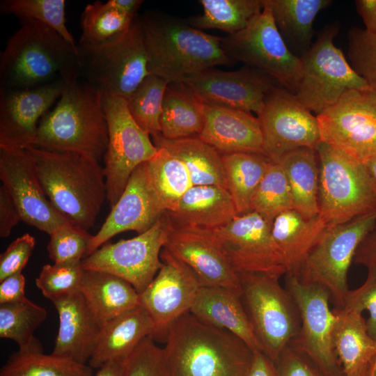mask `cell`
Wrapping results in <instances>:
<instances>
[{"label": "cell", "instance_id": "obj_1", "mask_svg": "<svg viewBox=\"0 0 376 376\" xmlns=\"http://www.w3.org/2000/svg\"><path fill=\"white\" fill-rule=\"evenodd\" d=\"M19 28L0 55V88L26 89L62 79L79 81L77 48L49 26L19 19Z\"/></svg>", "mask_w": 376, "mask_h": 376}, {"label": "cell", "instance_id": "obj_2", "mask_svg": "<svg viewBox=\"0 0 376 376\" xmlns=\"http://www.w3.org/2000/svg\"><path fill=\"white\" fill-rule=\"evenodd\" d=\"M164 340L170 376H246L253 355L237 336L191 313L170 324Z\"/></svg>", "mask_w": 376, "mask_h": 376}, {"label": "cell", "instance_id": "obj_3", "mask_svg": "<svg viewBox=\"0 0 376 376\" xmlns=\"http://www.w3.org/2000/svg\"><path fill=\"white\" fill-rule=\"evenodd\" d=\"M33 157L41 187L52 205L74 226L93 228L107 198L104 167L72 152L25 148Z\"/></svg>", "mask_w": 376, "mask_h": 376}, {"label": "cell", "instance_id": "obj_4", "mask_svg": "<svg viewBox=\"0 0 376 376\" xmlns=\"http://www.w3.org/2000/svg\"><path fill=\"white\" fill-rule=\"evenodd\" d=\"M150 75L170 82L217 65H233L221 38L191 26L187 19L147 12L139 17Z\"/></svg>", "mask_w": 376, "mask_h": 376}, {"label": "cell", "instance_id": "obj_5", "mask_svg": "<svg viewBox=\"0 0 376 376\" xmlns=\"http://www.w3.org/2000/svg\"><path fill=\"white\" fill-rule=\"evenodd\" d=\"M108 141L103 93L79 81L66 85L54 108L40 119L34 146L76 152L100 162Z\"/></svg>", "mask_w": 376, "mask_h": 376}, {"label": "cell", "instance_id": "obj_6", "mask_svg": "<svg viewBox=\"0 0 376 376\" xmlns=\"http://www.w3.org/2000/svg\"><path fill=\"white\" fill-rule=\"evenodd\" d=\"M316 152L319 214L329 226L376 212V187L363 162L322 141Z\"/></svg>", "mask_w": 376, "mask_h": 376}, {"label": "cell", "instance_id": "obj_7", "mask_svg": "<svg viewBox=\"0 0 376 376\" xmlns=\"http://www.w3.org/2000/svg\"><path fill=\"white\" fill-rule=\"evenodd\" d=\"M79 75L104 95L127 99L150 75L139 17L120 38L99 47L77 45Z\"/></svg>", "mask_w": 376, "mask_h": 376}, {"label": "cell", "instance_id": "obj_8", "mask_svg": "<svg viewBox=\"0 0 376 376\" xmlns=\"http://www.w3.org/2000/svg\"><path fill=\"white\" fill-rule=\"evenodd\" d=\"M339 28L338 21L324 26L301 57V76L295 95L315 116L335 104L348 91L371 88L334 45Z\"/></svg>", "mask_w": 376, "mask_h": 376}, {"label": "cell", "instance_id": "obj_9", "mask_svg": "<svg viewBox=\"0 0 376 376\" xmlns=\"http://www.w3.org/2000/svg\"><path fill=\"white\" fill-rule=\"evenodd\" d=\"M238 275L242 301L262 352L276 362L299 333L296 305L279 277L260 273Z\"/></svg>", "mask_w": 376, "mask_h": 376}, {"label": "cell", "instance_id": "obj_10", "mask_svg": "<svg viewBox=\"0 0 376 376\" xmlns=\"http://www.w3.org/2000/svg\"><path fill=\"white\" fill-rule=\"evenodd\" d=\"M375 226L376 212L329 226L292 274L304 282L324 288L336 308L342 309L349 290L348 269L359 244Z\"/></svg>", "mask_w": 376, "mask_h": 376}, {"label": "cell", "instance_id": "obj_11", "mask_svg": "<svg viewBox=\"0 0 376 376\" xmlns=\"http://www.w3.org/2000/svg\"><path fill=\"white\" fill-rule=\"evenodd\" d=\"M226 54L274 79L295 94L301 76V58L293 54L282 38L269 9L252 19L247 26L221 38Z\"/></svg>", "mask_w": 376, "mask_h": 376}, {"label": "cell", "instance_id": "obj_12", "mask_svg": "<svg viewBox=\"0 0 376 376\" xmlns=\"http://www.w3.org/2000/svg\"><path fill=\"white\" fill-rule=\"evenodd\" d=\"M286 290L300 318V329L290 344L307 357L323 376H344L334 343L336 313L331 310L329 292L323 287L286 274Z\"/></svg>", "mask_w": 376, "mask_h": 376}, {"label": "cell", "instance_id": "obj_13", "mask_svg": "<svg viewBox=\"0 0 376 376\" xmlns=\"http://www.w3.org/2000/svg\"><path fill=\"white\" fill-rule=\"evenodd\" d=\"M109 141L104 155L107 201L112 207L133 171L152 159L157 148L132 117L125 99L103 94Z\"/></svg>", "mask_w": 376, "mask_h": 376}, {"label": "cell", "instance_id": "obj_14", "mask_svg": "<svg viewBox=\"0 0 376 376\" xmlns=\"http://www.w3.org/2000/svg\"><path fill=\"white\" fill-rule=\"evenodd\" d=\"M172 228L166 212L146 231L116 243H105L81 260L84 269L107 272L141 293L163 265L160 258Z\"/></svg>", "mask_w": 376, "mask_h": 376}, {"label": "cell", "instance_id": "obj_15", "mask_svg": "<svg viewBox=\"0 0 376 376\" xmlns=\"http://www.w3.org/2000/svg\"><path fill=\"white\" fill-rule=\"evenodd\" d=\"M271 226L272 222L265 217L250 211L208 232L238 274L260 273L280 278L288 271L272 237Z\"/></svg>", "mask_w": 376, "mask_h": 376}, {"label": "cell", "instance_id": "obj_16", "mask_svg": "<svg viewBox=\"0 0 376 376\" xmlns=\"http://www.w3.org/2000/svg\"><path fill=\"white\" fill-rule=\"evenodd\" d=\"M321 141L363 162L376 156V91L352 89L316 116Z\"/></svg>", "mask_w": 376, "mask_h": 376}, {"label": "cell", "instance_id": "obj_17", "mask_svg": "<svg viewBox=\"0 0 376 376\" xmlns=\"http://www.w3.org/2000/svg\"><path fill=\"white\" fill-rule=\"evenodd\" d=\"M257 117L263 135L264 154L272 161L298 148L316 150L322 141L316 116L280 85L267 95Z\"/></svg>", "mask_w": 376, "mask_h": 376}, {"label": "cell", "instance_id": "obj_18", "mask_svg": "<svg viewBox=\"0 0 376 376\" xmlns=\"http://www.w3.org/2000/svg\"><path fill=\"white\" fill-rule=\"evenodd\" d=\"M163 265L149 285L139 294V304L154 325V340H164L170 324L189 313L201 288L200 279L183 261L164 247Z\"/></svg>", "mask_w": 376, "mask_h": 376}, {"label": "cell", "instance_id": "obj_19", "mask_svg": "<svg viewBox=\"0 0 376 376\" xmlns=\"http://www.w3.org/2000/svg\"><path fill=\"white\" fill-rule=\"evenodd\" d=\"M0 179L17 205L22 221L48 235L71 224L47 198L33 157L25 148L0 147Z\"/></svg>", "mask_w": 376, "mask_h": 376}, {"label": "cell", "instance_id": "obj_20", "mask_svg": "<svg viewBox=\"0 0 376 376\" xmlns=\"http://www.w3.org/2000/svg\"><path fill=\"white\" fill-rule=\"evenodd\" d=\"M180 82L204 104L256 113L257 116L267 95L279 85L270 77L246 65L234 71L208 68L187 76Z\"/></svg>", "mask_w": 376, "mask_h": 376}, {"label": "cell", "instance_id": "obj_21", "mask_svg": "<svg viewBox=\"0 0 376 376\" xmlns=\"http://www.w3.org/2000/svg\"><path fill=\"white\" fill-rule=\"evenodd\" d=\"M66 86L62 79L26 89L0 88V147L34 146L42 116Z\"/></svg>", "mask_w": 376, "mask_h": 376}, {"label": "cell", "instance_id": "obj_22", "mask_svg": "<svg viewBox=\"0 0 376 376\" xmlns=\"http://www.w3.org/2000/svg\"><path fill=\"white\" fill-rule=\"evenodd\" d=\"M165 212L148 178L143 163L133 171L104 223L93 236L86 256L117 234L128 230L144 233Z\"/></svg>", "mask_w": 376, "mask_h": 376}, {"label": "cell", "instance_id": "obj_23", "mask_svg": "<svg viewBox=\"0 0 376 376\" xmlns=\"http://www.w3.org/2000/svg\"><path fill=\"white\" fill-rule=\"evenodd\" d=\"M187 265L203 286L222 287L242 293L241 281L208 231L171 228L164 246Z\"/></svg>", "mask_w": 376, "mask_h": 376}, {"label": "cell", "instance_id": "obj_24", "mask_svg": "<svg viewBox=\"0 0 376 376\" xmlns=\"http://www.w3.org/2000/svg\"><path fill=\"white\" fill-rule=\"evenodd\" d=\"M51 301L59 320L52 353L86 365L97 348L102 327L88 309L80 292Z\"/></svg>", "mask_w": 376, "mask_h": 376}, {"label": "cell", "instance_id": "obj_25", "mask_svg": "<svg viewBox=\"0 0 376 376\" xmlns=\"http://www.w3.org/2000/svg\"><path fill=\"white\" fill-rule=\"evenodd\" d=\"M204 125L198 136L220 154L248 152L264 154L258 117L252 113L203 103Z\"/></svg>", "mask_w": 376, "mask_h": 376}, {"label": "cell", "instance_id": "obj_26", "mask_svg": "<svg viewBox=\"0 0 376 376\" xmlns=\"http://www.w3.org/2000/svg\"><path fill=\"white\" fill-rule=\"evenodd\" d=\"M173 227L206 231L218 229L237 215L226 189L216 185H194L166 211Z\"/></svg>", "mask_w": 376, "mask_h": 376}, {"label": "cell", "instance_id": "obj_27", "mask_svg": "<svg viewBox=\"0 0 376 376\" xmlns=\"http://www.w3.org/2000/svg\"><path fill=\"white\" fill-rule=\"evenodd\" d=\"M241 295L226 288L202 286L189 313L207 324L235 335L253 352H263Z\"/></svg>", "mask_w": 376, "mask_h": 376}, {"label": "cell", "instance_id": "obj_28", "mask_svg": "<svg viewBox=\"0 0 376 376\" xmlns=\"http://www.w3.org/2000/svg\"><path fill=\"white\" fill-rule=\"evenodd\" d=\"M154 322L141 306L120 314L102 329L95 351L88 361L93 368H99L109 360L125 361L146 337H152Z\"/></svg>", "mask_w": 376, "mask_h": 376}, {"label": "cell", "instance_id": "obj_29", "mask_svg": "<svg viewBox=\"0 0 376 376\" xmlns=\"http://www.w3.org/2000/svg\"><path fill=\"white\" fill-rule=\"evenodd\" d=\"M80 292L102 328L120 314L139 305V294L125 280L113 274L84 269Z\"/></svg>", "mask_w": 376, "mask_h": 376}, {"label": "cell", "instance_id": "obj_30", "mask_svg": "<svg viewBox=\"0 0 376 376\" xmlns=\"http://www.w3.org/2000/svg\"><path fill=\"white\" fill-rule=\"evenodd\" d=\"M329 226L320 214L307 218L295 209L283 212L274 219L272 235L288 273L297 272Z\"/></svg>", "mask_w": 376, "mask_h": 376}, {"label": "cell", "instance_id": "obj_31", "mask_svg": "<svg viewBox=\"0 0 376 376\" xmlns=\"http://www.w3.org/2000/svg\"><path fill=\"white\" fill-rule=\"evenodd\" d=\"M330 0H263L290 51L301 58L311 47L313 22Z\"/></svg>", "mask_w": 376, "mask_h": 376}, {"label": "cell", "instance_id": "obj_32", "mask_svg": "<svg viewBox=\"0 0 376 376\" xmlns=\"http://www.w3.org/2000/svg\"><path fill=\"white\" fill-rule=\"evenodd\" d=\"M334 349L345 376L370 366L376 357V340L368 334L362 313L335 308Z\"/></svg>", "mask_w": 376, "mask_h": 376}, {"label": "cell", "instance_id": "obj_33", "mask_svg": "<svg viewBox=\"0 0 376 376\" xmlns=\"http://www.w3.org/2000/svg\"><path fill=\"white\" fill-rule=\"evenodd\" d=\"M156 148H164L185 165L193 185H216L226 188L222 155L198 136L180 139L152 137Z\"/></svg>", "mask_w": 376, "mask_h": 376}, {"label": "cell", "instance_id": "obj_34", "mask_svg": "<svg viewBox=\"0 0 376 376\" xmlns=\"http://www.w3.org/2000/svg\"><path fill=\"white\" fill-rule=\"evenodd\" d=\"M204 120L203 103L182 82L169 83L162 102L161 135L169 140L198 136Z\"/></svg>", "mask_w": 376, "mask_h": 376}, {"label": "cell", "instance_id": "obj_35", "mask_svg": "<svg viewBox=\"0 0 376 376\" xmlns=\"http://www.w3.org/2000/svg\"><path fill=\"white\" fill-rule=\"evenodd\" d=\"M315 150L301 148L278 160L288 179L295 210L307 218L319 215V164Z\"/></svg>", "mask_w": 376, "mask_h": 376}, {"label": "cell", "instance_id": "obj_36", "mask_svg": "<svg viewBox=\"0 0 376 376\" xmlns=\"http://www.w3.org/2000/svg\"><path fill=\"white\" fill-rule=\"evenodd\" d=\"M226 188L237 214L251 211L253 194L270 159L260 153L239 152L222 155Z\"/></svg>", "mask_w": 376, "mask_h": 376}, {"label": "cell", "instance_id": "obj_37", "mask_svg": "<svg viewBox=\"0 0 376 376\" xmlns=\"http://www.w3.org/2000/svg\"><path fill=\"white\" fill-rule=\"evenodd\" d=\"M202 15L187 19L198 29H219L231 35L245 29L263 9V0H200Z\"/></svg>", "mask_w": 376, "mask_h": 376}, {"label": "cell", "instance_id": "obj_38", "mask_svg": "<svg viewBox=\"0 0 376 376\" xmlns=\"http://www.w3.org/2000/svg\"><path fill=\"white\" fill-rule=\"evenodd\" d=\"M157 154L144 163L148 178L165 211L193 185L183 162L164 148H157Z\"/></svg>", "mask_w": 376, "mask_h": 376}, {"label": "cell", "instance_id": "obj_39", "mask_svg": "<svg viewBox=\"0 0 376 376\" xmlns=\"http://www.w3.org/2000/svg\"><path fill=\"white\" fill-rule=\"evenodd\" d=\"M47 316L45 308L29 299L0 304V338L14 340L20 351H43L33 334Z\"/></svg>", "mask_w": 376, "mask_h": 376}, {"label": "cell", "instance_id": "obj_40", "mask_svg": "<svg viewBox=\"0 0 376 376\" xmlns=\"http://www.w3.org/2000/svg\"><path fill=\"white\" fill-rule=\"evenodd\" d=\"M135 18L121 13L108 1L88 3L81 15V35L77 45L99 47L114 42L130 29Z\"/></svg>", "mask_w": 376, "mask_h": 376}, {"label": "cell", "instance_id": "obj_41", "mask_svg": "<svg viewBox=\"0 0 376 376\" xmlns=\"http://www.w3.org/2000/svg\"><path fill=\"white\" fill-rule=\"evenodd\" d=\"M89 365L43 351L17 350L8 357L0 369V376H92Z\"/></svg>", "mask_w": 376, "mask_h": 376}, {"label": "cell", "instance_id": "obj_42", "mask_svg": "<svg viewBox=\"0 0 376 376\" xmlns=\"http://www.w3.org/2000/svg\"><path fill=\"white\" fill-rule=\"evenodd\" d=\"M169 83L164 79L150 75L125 99L134 121L152 137L161 134L162 102Z\"/></svg>", "mask_w": 376, "mask_h": 376}, {"label": "cell", "instance_id": "obj_43", "mask_svg": "<svg viewBox=\"0 0 376 376\" xmlns=\"http://www.w3.org/2000/svg\"><path fill=\"white\" fill-rule=\"evenodd\" d=\"M295 209L291 189L286 175L277 162L270 160L251 203V211L256 212L270 222L283 212Z\"/></svg>", "mask_w": 376, "mask_h": 376}, {"label": "cell", "instance_id": "obj_44", "mask_svg": "<svg viewBox=\"0 0 376 376\" xmlns=\"http://www.w3.org/2000/svg\"><path fill=\"white\" fill-rule=\"evenodd\" d=\"M65 3V0H2L0 11L18 19H31L43 23L77 47V42L66 26Z\"/></svg>", "mask_w": 376, "mask_h": 376}, {"label": "cell", "instance_id": "obj_45", "mask_svg": "<svg viewBox=\"0 0 376 376\" xmlns=\"http://www.w3.org/2000/svg\"><path fill=\"white\" fill-rule=\"evenodd\" d=\"M84 269L81 260L45 265L36 279V285L47 299L80 292Z\"/></svg>", "mask_w": 376, "mask_h": 376}, {"label": "cell", "instance_id": "obj_46", "mask_svg": "<svg viewBox=\"0 0 376 376\" xmlns=\"http://www.w3.org/2000/svg\"><path fill=\"white\" fill-rule=\"evenodd\" d=\"M347 38L350 64L376 91V34L353 26L348 31Z\"/></svg>", "mask_w": 376, "mask_h": 376}, {"label": "cell", "instance_id": "obj_47", "mask_svg": "<svg viewBox=\"0 0 376 376\" xmlns=\"http://www.w3.org/2000/svg\"><path fill=\"white\" fill-rule=\"evenodd\" d=\"M47 246L54 263L82 260L86 256L93 235L72 224L63 225L49 235Z\"/></svg>", "mask_w": 376, "mask_h": 376}, {"label": "cell", "instance_id": "obj_48", "mask_svg": "<svg viewBox=\"0 0 376 376\" xmlns=\"http://www.w3.org/2000/svg\"><path fill=\"white\" fill-rule=\"evenodd\" d=\"M123 376H170L164 348L144 338L125 360Z\"/></svg>", "mask_w": 376, "mask_h": 376}, {"label": "cell", "instance_id": "obj_49", "mask_svg": "<svg viewBox=\"0 0 376 376\" xmlns=\"http://www.w3.org/2000/svg\"><path fill=\"white\" fill-rule=\"evenodd\" d=\"M342 310L359 313L368 311V332L376 340V265L368 267L367 277L361 286L348 290Z\"/></svg>", "mask_w": 376, "mask_h": 376}, {"label": "cell", "instance_id": "obj_50", "mask_svg": "<svg viewBox=\"0 0 376 376\" xmlns=\"http://www.w3.org/2000/svg\"><path fill=\"white\" fill-rule=\"evenodd\" d=\"M35 238L28 234L13 241L0 255V281L17 273H21L32 254Z\"/></svg>", "mask_w": 376, "mask_h": 376}, {"label": "cell", "instance_id": "obj_51", "mask_svg": "<svg viewBox=\"0 0 376 376\" xmlns=\"http://www.w3.org/2000/svg\"><path fill=\"white\" fill-rule=\"evenodd\" d=\"M274 363L279 376H323L311 360L290 343Z\"/></svg>", "mask_w": 376, "mask_h": 376}, {"label": "cell", "instance_id": "obj_52", "mask_svg": "<svg viewBox=\"0 0 376 376\" xmlns=\"http://www.w3.org/2000/svg\"><path fill=\"white\" fill-rule=\"evenodd\" d=\"M20 221L22 220L17 206L2 185L0 187V237H8Z\"/></svg>", "mask_w": 376, "mask_h": 376}, {"label": "cell", "instance_id": "obj_53", "mask_svg": "<svg viewBox=\"0 0 376 376\" xmlns=\"http://www.w3.org/2000/svg\"><path fill=\"white\" fill-rule=\"evenodd\" d=\"M26 281L24 275L17 273L0 281V304L26 301Z\"/></svg>", "mask_w": 376, "mask_h": 376}, {"label": "cell", "instance_id": "obj_54", "mask_svg": "<svg viewBox=\"0 0 376 376\" xmlns=\"http://www.w3.org/2000/svg\"><path fill=\"white\" fill-rule=\"evenodd\" d=\"M353 262L367 268L376 265V226L359 244Z\"/></svg>", "mask_w": 376, "mask_h": 376}, {"label": "cell", "instance_id": "obj_55", "mask_svg": "<svg viewBox=\"0 0 376 376\" xmlns=\"http://www.w3.org/2000/svg\"><path fill=\"white\" fill-rule=\"evenodd\" d=\"M246 376H279L275 363L261 352H253Z\"/></svg>", "mask_w": 376, "mask_h": 376}, {"label": "cell", "instance_id": "obj_56", "mask_svg": "<svg viewBox=\"0 0 376 376\" xmlns=\"http://www.w3.org/2000/svg\"><path fill=\"white\" fill-rule=\"evenodd\" d=\"M354 4L365 25L364 29L376 34V0H357Z\"/></svg>", "mask_w": 376, "mask_h": 376}, {"label": "cell", "instance_id": "obj_57", "mask_svg": "<svg viewBox=\"0 0 376 376\" xmlns=\"http://www.w3.org/2000/svg\"><path fill=\"white\" fill-rule=\"evenodd\" d=\"M107 1L121 13L132 18L138 17V11L143 3L142 0H109Z\"/></svg>", "mask_w": 376, "mask_h": 376}, {"label": "cell", "instance_id": "obj_58", "mask_svg": "<svg viewBox=\"0 0 376 376\" xmlns=\"http://www.w3.org/2000/svg\"><path fill=\"white\" fill-rule=\"evenodd\" d=\"M123 360L112 359L102 365L92 376H123Z\"/></svg>", "mask_w": 376, "mask_h": 376}, {"label": "cell", "instance_id": "obj_59", "mask_svg": "<svg viewBox=\"0 0 376 376\" xmlns=\"http://www.w3.org/2000/svg\"><path fill=\"white\" fill-rule=\"evenodd\" d=\"M371 179L376 187V156L368 159L364 162Z\"/></svg>", "mask_w": 376, "mask_h": 376}, {"label": "cell", "instance_id": "obj_60", "mask_svg": "<svg viewBox=\"0 0 376 376\" xmlns=\"http://www.w3.org/2000/svg\"><path fill=\"white\" fill-rule=\"evenodd\" d=\"M370 368V366H369L363 368V370H360L359 372H358V373H355V374H354L352 375H350V376H369Z\"/></svg>", "mask_w": 376, "mask_h": 376}, {"label": "cell", "instance_id": "obj_61", "mask_svg": "<svg viewBox=\"0 0 376 376\" xmlns=\"http://www.w3.org/2000/svg\"><path fill=\"white\" fill-rule=\"evenodd\" d=\"M369 376H376V357L370 365Z\"/></svg>", "mask_w": 376, "mask_h": 376}]
</instances>
